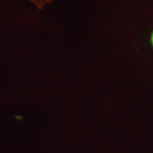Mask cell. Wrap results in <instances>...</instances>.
I'll return each instance as SVG.
<instances>
[{"label":"cell","instance_id":"6da1fadb","mask_svg":"<svg viewBox=\"0 0 153 153\" xmlns=\"http://www.w3.org/2000/svg\"><path fill=\"white\" fill-rule=\"evenodd\" d=\"M34 5L39 9H43L46 7L47 5L50 4L53 2V0H30Z\"/></svg>","mask_w":153,"mask_h":153},{"label":"cell","instance_id":"7a4b0ae2","mask_svg":"<svg viewBox=\"0 0 153 153\" xmlns=\"http://www.w3.org/2000/svg\"><path fill=\"white\" fill-rule=\"evenodd\" d=\"M150 43L153 48V31L152 32V33H151V36H150Z\"/></svg>","mask_w":153,"mask_h":153}]
</instances>
